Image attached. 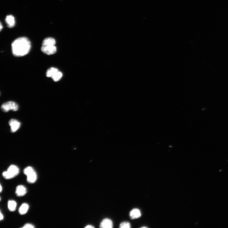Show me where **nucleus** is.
Instances as JSON below:
<instances>
[{"label": "nucleus", "instance_id": "nucleus-3", "mask_svg": "<svg viewBox=\"0 0 228 228\" xmlns=\"http://www.w3.org/2000/svg\"><path fill=\"white\" fill-rule=\"evenodd\" d=\"M20 173L18 168L14 165L11 166L7 171L3 172V176L5 179H10L14 178Z\"/></svg>", "mask_w": 228, "mask_h": 228}, {"label": "nucleus", "instance_id": "nucleus-18", "mask_svg": "<svg viewBox=\"0 0 228 228\" xmlns=\"http://www.w3.org/2000/svg\"><path fill=\"white\" fill-rule=\"evenodd\" d=\"M0 27H0V29H1V31L3 28L2 25L1 23V25H0Z\"/></svg>", "mask_w": 228, "mask_h": 228}, {"label": "nucleus", "instance_id": "nucleus-16", "mask_svg": "<svg viewBox=\"0 0 228 228\" xmlns=\"http://www.w3.org/2000/svg\"><path fill=\"white\" fill-rule=\"evenodd\" d=\"M85 228H93L94 227L93 225H87L85 227Z\"/></svg>", "mask_w": 228, "mask_h": 228}, {"label": "nucleus", "instance_id": "nucleus-5", "mask_svg": "<svg viewBox=\"0 0 228 228\" xmlns=\"http://www.w3.org/2000/svg\"><path fill=\"white\" fill-rule=\"evenodd\" d=\"M24 173L27 176V179L28 182L34 183L36 182L37 179V176L34 169L30 166L25 168Z\"/></svg>", "mask_w": 228, "mask_h": 228}, {"label": "nucleus", "instance_id": "nucleus-6", "mask_svg": "<svg viewBox=\"0 0 228 228\" xmlns=\"http://www.w3.org/2000/svg\"><path fill=\"white\" fill-rule=\"evenodd\" d=\"M1 109L5 112H8L11 110L16 111L18 110V106L14 101H10L3 104L1 106Z\"/></svg>", "mask_w": 228, "mask_h": 228}, {"label": "nucleus", "instance_id": "nucleus-14", "mask_svg": "<svg viewBox=\"0 0 228 228\" xmlns=\"http://www.w3.org/2000/svg\"><path fill=\"white\" fill-rule=\"evenodd\" d=\"M131 226L130 223L128 222H123L120 224L119 228H130Z\"/></svg>", "mask_w": 228, "mask_h": 228}, {"label": "nucleus", "instance_id": "nucleus-2", "mask_svg": "<svg viewBox=\"0 0 228 228\" xmlns=\"http://www.w3.org/2000/svg\"><path fill=\"white\" fill-rule=\"evenodd\" d=\"M55 40L52 37L46 38L43 41L41 47L42 51L47 55H52L55 53L57 49L55 46Z\"/></svg>", "mask_w": 228, "mask_h": 228}, {"label": "nucleus", "instance_id": "nucleus-7", "mask_svg": "<svg viewBox=\"0 0 228 228\" xmlns=\"http://www.w3.org/2000/svg\"><path fill=\"white\" fill-rule=\"evenodd\" d=\"M9 124L11 127V131L12 132H16L19 128L21 126V123L17 120L12 119H11L9 122Z\"/></svg>", "mask_w": 228, "mask_h": 228}, {"label": "nucleus", "instance_id": "nucleus-4", "mask_svg": "<svg viewBox=\"0 0 228 228\" xmlns=\"http://www.w3.org/2000/svg\"><path fill=\"white\" fill-rule=\"evenodd\" d=\"M47 77L51 78L54 81H58L61 79L62 74L57 68L52 67L49 69L46 73Z\"/></svg>", "mask_w": 228, "mask_h": 228}, {"label": "nucleus", "instance_id": "nucleus-10", "mask_svg": "<svg viewBox=\"0 0 228 228\" xmlns=\"http://www.w3.org/2000/svg\"><path fill=\"white\" fill-rule=\"evenodd\" d=\"M5 22L9 28L13 27L15 25V21L14 17L11 15H8L5 18Z\"/></svg>", "mask_w": 228, "mask_h": 228}, {"label": "nucleus", "instance_id": "nucleus-20", "mask_svg": "<svg viewBox=\"0 0 228 228\" xmlns=\"http://www.w3.org/2000/svg\"><path fill=\"white\" fill-rule=\"evenodd\" d=\"M147 227H144V226L142 227V228H147Z\"/></svg>", "mask_w": 228, "mask_h": 228}, {"label": "nucleus", "instance_id": "nucleus-11", "mask_svg": "<svg viewBox=\"0 0 228 228\" xmlns=\"http://www.w3.org/2000/svg\"><path fill=\"white\" fill-rule=\"evenodd\" d=\"M141 215L140 211L138 208L133 209L130 213V217L132 219L138 218L141 216Z\"/></svg>", "mask_w": 228, "mask_h": 228}, {"label": "nucleus", "instance_id": "nucleus-17", "mask_svg": "<svg viewBox=\"0 0 228 228\" xmlns=\"http://www.w3.org/2000/svg\"><path fill=\"white\" fill-rule=\"evenodd\" d=\"M3 218H4L3 215L2 214V212H1V220H3Z\"/></svg>", "mask_w": 228, "mask_h": 228}, {"label": "nucleus", "instance_id": "nucleus-8", "mask_svg": "<svg viewBox=\"0 0 228 228\" xmlns=\"http://www.w3.org/2000/svg\"><path fill=\"white\" fill-rule=\"evenodd\" d=\"M100 226L102 228H112L113 226L112 221L109 219L105 218L101 221Z\"/></svg>", "mask_w": 228, "mask_h": 228}, {"label": "nucleus", "instance_id": "nucleus-12", "mask_svg": "<svg viewBox=\"0 0 228 228\" xmlns=\"http://www.w3.org/2000/svg\"><path fill=\"white\" fill-rule=\"evenodd\" d=\"M29 205L27 204L24 203L19 208V213L21 215L27 213L29 210Z\"/></svg>", "mask_w": 228, "mask_h": 228}, {"label": "nucleus", "instance_id": "nucleus-1", "mask_svg": "<svg viewBox=\"0 0 228 228\" xmlns=\"http://www.w3.org/2000/svg\"><path fill=\"white\" fill-rule=\"evenodd\" d=\"M31 43L26 37H21L15 40L11 44L13 54L17 57L24 56L28 54L31 49Z\"/></svg>", "mask_w": 228, "mask_h": 228}, {"label": "nucleus", "instance_id": "nucleus-9", "mask_svg": "<svg viewBox=\"0 0 228 228\" xmlns=\"http://www.w3.org/2000/svg\"><path fill=\"white\" fill-rule=\"evenodd\" d=\"M27 192L26 188L23 185H18L16 188V193L19 197H21L24 195L26 194Z\"/></svg>", "mask_w": 228, "mask_h": 228}, {"label": "nucleus", "instance_id": "nucleus-19", "mask_svg": "<svg viewBox=\"0 0 228 228\" xmlns=\"http://www.w3.org/2000/svg\"><path fill=\"white\" fill-rule=\"evenodd\" d=\"M2 187L1 185V192H2Z\"/></svg>", "mask_w": 228, "mask_h": 228}, {"label": "nucleus", "instance_id": "nucleus-13", "mask_svg": "<svg viewBox=\"0 0 228 228\" xmlns=\"http://www.w3.org/2000/svg\"><path fill=\"white\" fill-rule=\"evenodd\" d=\"M17 204L16 202L14 200H10L8 202V208L10 211H14L16 209Z\"/></svg>", "mask_w": 228, "mask_h": 228}, {"label": "nucleus", "instance_id": "nucleus-15", "mask_svg": "<svg viewBox=\"0 0 228 228\" xmlns=\"http://www.w3.org/2000/svg\"><path fill=\"white\" fill-rule=\"evenodd\" d=\"M35 227L33 224H31L27 223L25 224L24 226L22 228H34Z\"/></svg>", "mask_w": 228, "mask_h": 228}]
</instances>
